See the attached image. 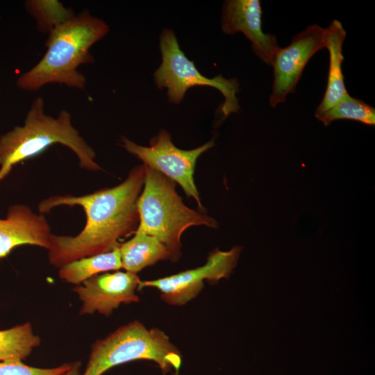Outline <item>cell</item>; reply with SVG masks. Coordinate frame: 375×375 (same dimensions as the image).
<instances>
[{
	"mask_svg": "<svg viewBox=\"0 0 375 375\" xmlns=\"http://www.w3.org/2000/svg\"><path fill=\"white\" fill-rule=\"evenodd\" d=\"M145 178L144 165L133 168L120 184L83 196H53L38 206L41 214L60 206H80L87 217L83 229L76 236L51 234L48 258L60 268L72 261L108 252L119 241L134 234L139 224L138 197Z\"/></svg>",
	"mask_w": 375,
	"mask_h": 375,
	"instance_id": "1",
	"label": "cell"
},
{
	"mask_svg": "<svg viewBox=\"0 0 375 375\" xmlns=\"http://www.w3.org/2000/svg\"><path fill=\"white\" fill-rule=\"evenodd\" d=\"M108 32V24L88 10L74 14L49 33L45 54L18 78L17 85L26 91H37L48 83L84 89L86 78L78 67L94 62L90 49Z\"/></svg>",
	"mask_w": 375,
	"mask_h": 375,
	"instance_id": "2",
	"label": "cell"
},
{
	"mask_svg": "<svg viewBox=\"0 0 375 375\" xmlns=\"http://www.w3.org/2000/svg\"><path fill=\"white\" fill-rule=\"evenodd\" d=\"M54 144L70 149L78 157L81 167L101 169L94 161L96 153L73 126L72 115L65 110L57 117L44 113V101L38 97L31 103L22 126L0 137V181L16 164L35 156Z\"/></svg>",
	"mask_w": 375,
	"mask_h": 375,
	"instance_id": "3",
	"label": "cell"
},
{
	"mask_svg": "<svg viewBox=\"0 0 375 375\" xmlns=\"http://www.w3.org/2000/svg\"><path fill=\"white\" fill-rule=\"evenodd\" d=\"M144 165L145 178L137 202L140 221L135 232L156 238L169 251L172 260L176 261L181 256V238L187 228H216L217 224L211 217L185 206L174 181Z\"/></svg>",
	"mask_w": 375,
	"mask_h": 375,
	"instance_id": "4",
	"label": "cell"
},
{
	"mask_svg": "<svg viewBox=\"0 0 375 375\" xmlns=\"http://www.w3.org/2000/svg\"><path fill=\"white\" fill-rule=\"evenodd\" d=\"M138 360L154 362L164 374L172 372L178 374L182 365L180 351L164 331L147 328L136 320L92 345L82 375H102L113 367Z\"/></svg>",
	"mask_w": 375,
	"mask_h": 375,
	"instance_id": "5",
	"label": "cell"
},
{
	"mask_svg": "<svg viewBox=\"0 0 375 375\" xmlns=\"http://www.w3.org/2000/svg\"><path fill=\"white\" fill-rule=\"evenodd\" d=\"M162 63L154 73L155 83L158 88H167L170 102L179 103L186 91L195 86H208L217 89L224 96V102L220 111L223 119L240 110L236 96L239 83L235 78L227 79L222 75L212 78L201 74L181 49L172 30L164 29L160 36Z\"/></svg>",
	"mask_w": 375,
	"mask_h": 375,
	"instance_id": "6",
	"label": "cell"
},
{
	"mask_svg": "<svg viewBox=\"0 0 375 375\" xmlns=\"http://www.w3.org/2000/svg\"><path fill=\"white\" fill-rule=\"evenodd\" d=\"M121 139L122 147L128 152L141 160L146 166L177 183L186 195L193 197L198 206L203 208L194 183V168L199 157L215 145L213 140L194 149L183 150L174 146L166 130H161L153 137L149 147L137 144L126 137Z\"/></svg>",
	"mask_w": 375,
	"mask_h": 375,
	"instance_id": "7",
	"label": "cell"
},
{
	"mask_svg": "<svg viewBox=\"0 0 375 375\" xmlns=\"http://www.w3.org/2000/svg\"><path fill=\"white\" fill-rule=\"evenodd\" d=\"M242 249L238 246L227 251L216 249L203 265L163 278L141 281L139 290L154 288L166 303L183 306L199 294L205 281L217 283L222 278H228L237 265Z\"/></svg>",
	"mask_w": 375,
	"mask_h": 375,
	"instance_id": "8",
	"label": "cell"
},
{
	"mask_svg": "<svg viewBox=\"0 0 375 375\" xmlns=\"http://www.w3.org/2000/svg\"><path fill=\"white\" fill-rule=\"evenodd\" d=\"M325 48L324 28L317 24L308 26L294 35L291 43L276 51L272 66L274 82L269 103L275 107L295 91L306 64L318 51Z\"/></svg>",
	"mask_w": 375,
	"mask_h": 375,
	"instance_id": "9",
	"label": "cell"
},
{
	"mask_svg": "<svg viewBox=\"0 0 375 375\" xmlns=\"http://www.w3.org/2000/svg\"><path fill=\"white\" fill-rule=\"evenodd\" d=\"M140 282L137 274L119 271L88 278L73 289L83 303L79 315L98 312L108 317L120 304L138 302Z\"/></svg>",
	"mask_w": 375,
	"mask_h": 375,
	"instance_id": "10",
	"label": "cell"
},
{
	"mask_svg": "<svg viewBox=\"0 0 375 375\" xmlns=\"http://www.w3.org/2000/svg\"><path fill=\"white\" fill-rule=\"evenodd\" d=\"M262 15L259 0L226 1L222 9V30L231 35L242 33L251 42L255 54L272 65L279 47L275 35L263 32Z\"/></svg>",
	"mask_w": 375,
	"mask_h": 375,
	"instance_id": "11",
	"label": "cell"
},
{
	"mask_svg": "<svg viewBox=\"0 0 375 375\" xmlns=\"http://www.w3.org/2000/svg\"><path fill=\"white\" fill-rule=\"evenodd\" d=\"M51 234L49 225L42 214L35 213L24 204L12 205L6 218L0 219V258L23 244L48 249Z\"/></svg>",
	"mask_w": 375,
	"mask_h": 375,
	"instance_id": "12",
	"label": "cell"
},
{
	"mask_svg": "<svg viewBox=\"0 0 375 375\" xmlns=\"http://www.w3.org/2000/svg\"><path fill=\"white\" fill-rule=\"evenodd\" d=\"M347 33L342 23L336 19L324 28L325 48L329 52V69L326 89L324 97L316 109L315 116L319 115L336 104L348 94L342 71L344 59L342 46Z\"/></svg>",
	"mask_w": 375,
	"mask_h": 375,
	"instance_id": "13",
	"label": "cell"
},
{
	"mask_svg": "<svg viewBox=\"0 0 375 375\" xmlns=\"http://www.w3.org/2000/svg\"><path fill=\"white\" fill-rule=\"evenodd\" d=\"M119 250L122 268L135 274L158 261L172 260L169 251L156 238L139 232L120 244Z\"/></svg>",
	"mask_w": 375,
	"mask_h": 375,
	"instance_id": "14",
	"label": "cell"
},
{
	"mask_svg": "<svg viewBox=\"0 0 375 375\" xmlns=\"http://www.w3.org/2000/svg\"><path fill=\"white\" fill-rule=\"evenodd\" d=\"M122 268L119 247L108 252L85 257L60 268L59 277L67 283L80 285L101 273Z\"/></svg>",
	"mask_w": 375,
	"mask_h": 375,
	"instance_id": "15",
	"label": "cell"
},
{
	"mask_svg": "<svg viewBox=\"0 0 375 375\" xmlns=\"http://www.w3.org/2000/svg\"><path fill=\"white\" fill-rule=\"evenodd\" d=\"M40 342L30 322L0 331V361L23 360Z\"/></svg>",
	"mask_w": 375,
	"mask_h": 375,
	"instance_id": "16",
	"label": "cell"
},
{
	"mask_svg": "<svg viewBox=\"0 0 375 375\" xmlns=\"http://www.w3.org/2000/svg\"><path fill=\"white\" fill-rule=\"evenodd\" d=\"M315 117L325 126L338 119L354 120L374 126L375 109L363 101L347 94L328 110Z\"/></svg>",
	"mask_w": 375,
	"mask_h": 375,
	"instance_id": "17",
	"label": "cell"
},
{
	"mask_svg": "<svg viewBox=\"0 0 375 375\" xmlns=\"http://www.w3.org/2000/svg\"><path fill=\"white\" fill-rule=\"evenodd\" d=\"M27 10L35 17L38 29L48 33L72 15V10L66 8L58 1L33 0L26 2Z\"/></svg>",
	"mask_w": 375,
	"mask_h": 375,
	"instance_id": "18",
	"label": "cell"
},
{
	"mask_svg": "<svg viewBox=\"0 0 375 375\" xmlns=\"http://www.w3.org/2000/svg\"><path fill=\"white\" fill-rule=\"evenodd\" d=\"M71 366L72 363H66L53 368H40L19 360L0 361V375H63Z\"/></svg>",
	"mask_w": 375,
	"mask_h": 375,
	"instance_id": "19",
	"label": "cell"
},
{
	"mask_svg": "<svg viewBox=\"0 0 375 375\" xmlns=\"http://www.w3.org/2000/svg\"><path fill=\"white\" fill-rule=\"evenodd\" d=\"M81 362L80 361H76L72 362L70 369L66 372L63 375H81L80 369Z\"/></svg>",
	"mask_w": 375,
	"mask_h": 375,
	"instance_id": "20",
	"label": "cell"
}]
</instances>
